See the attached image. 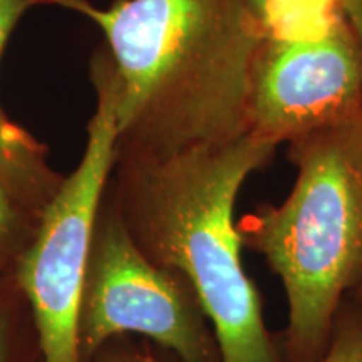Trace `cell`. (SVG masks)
<instances>
[{"instance_id":"cell-10","label":"cell","mask_w":362,"mask_h":362,"mask_svg":"<svg viewBox=\"0 0 362 362\" xmlns=\"http://www.w3.org/2000/svg\"><path fill=\"white\" fill-rule=\"evenodd\" d=\"M33 221H37L8 194L0 183V262L21 247L30 233Z\"/></svg>"},{"instance_id":"cell-2","label":"cell","mask_w":362,"mask_h":362,"mask_svg":"<svg viewBox=\"0 0 362 362\" xmlns=\"http://www.w3.org/2000/svg\"><path fill=\"white\" fill-rule=\"evenodd\" d=\"M279 146L250 134L228 143L149 153L117 144L112 206L144 255L180 272L214 329L221 362H285L242 260L235 205Z\"/></svg>"},{"instance_id":"cell-5","label":"cell","mask_w":362,"mask_h":362,"mask_svg":"<svg viewBox=\"0 0 362 362\" xmlns=\"http://www.w3.org/2000/svg\"><path fill=\"white\" fill-rule=\"evenodd\" d=\"M123 334L149 339L180 362H221L210 320L180 272L149 260L116 208H101L78 315L81 356Z\"/></svg>"},{"instance_id":"cell-14","label":"cell","mask_w":362,"mask_h":362,"mask_svg":"<svg viewBox=\"0 0 362 362\" xmlns=\"http://www.w3.org/2000/svg\"><path fill=\"white\" fill-rule=\"evenodd\" d=\"M352 297H356V298H359V300L362 302V288H361V291H357L356 293H354V296H352Z\"/></svg>"},{"instance_id":"cell-1","label":"cell","mask_w":362,"mask_h":362,"mask_svg":"<svg viewBox=\"0 0 362 362\" xmlns=\"http://www.w3.org/2000/svg\"><path fill=\"white\" fill-rule=\"evenodd\" d=\"M93 21L121 84L119 146L175 153L245 136L265 29L247 0H57Z\"/></svg>"},{"instance_id":"cell-11","label":"cell","mask_w":362,"mask_h":362,"mask_svg":"<svg viewBox=\"0 0 362 362\" xmlns=\"http://www.w3.org/2000/svg\"><path fill=\"white\" fill-rule=\"evenodd\" d=\"M341 12L356 35L357 45L362 56V0H344Z\"/></svg>"},{"instance_id":"cell-8","label":"cell","mask_w":362,"mask_h":362,"mask_svg":"<svg viewBox=\"0 0 362 362\" xmlns=\"http://www.w3.org/2000/svg\"><path fill=\"white\" fill-rule=\"evenodd\" d=\"M265 33H277L341 12L344 0H247Z\"/></svg>"},{"instance_id":"cell-9","label":"cell","mask_w":362,"mask_h":362,"mask_svg":"<svg viewBox=\"0 0 362 362\" xmlns=\"http://www.w3.org/2000/svg\"><path fill=\"white\" fill-rule=\"evenodd\" d=\"M315 362H362V302L349 296L339 307L327 349Z\"/></svg>"},{"instance_id":"cell-7","label":"cell","mask_w":362,"mask_h":362,"mask_svg":"<svg viewBox=\"0 0 362 362\" xmlns=\"http://www.w3.org/2000/svg\"><path fill=\"white\" fill-rule=\"evenodd\" d=\"M37 6H57V0H0V59L16 25ZM62 180L47 165V148L13 123L0 104V183L8 194L37 220Z\"/></svg>"},{"instance_id":"cell-13","label":"cell","mask_w":362,"mask_h":362,"mask_svg":"<svg viewBox=\"0 0 362 362\" xmlns=\"http://www.w3.org/2000/svg\"><path fill=\"white\" fill-rule=\"evenodd\" d=\"M104 362H163L156 359L155 356L141 354V352H119V354H111Z\"/></svg>"},{"instance_id":"cell-4","label":"cell","mask_w":362,"mask_h":362,"mask_svg":"<svg viewBox=\"0 0 362 362\" xmlns=\"http://www.w3.org/2000/svg\"><path fill=\"white\" fill-rule=\"evenodd\" d=\"M90 83L96 106L83 158L39 215L17 265L44 362H81L78 315L86 267L119 143L121 84L103 44L90 57Z\"/></svg>"},{"instance_id":"cell-3","label":"cell","mask_w":362,"mask_h":362,"mask_svg":"<svg viewBox=\"0 0 362 362\" xmlns=\"http://www.w3.org/2000/svg\"><path fill=\"white\" fill-rule=\"evenodd\" d=\"M296 181L280 205L238 221L243 248L282 284L285 362H315L339 307L362 288V117L288 143Z\"/></svg>"},{"instance_id":"cell-12","label":"cell","mask_w":362,"mask_h":362,"mask_svg":"<svg viewBox=\"0 0 362 362\" xmlns=\"http://www.w3.org/2000/svg\"><path fill=\"white\" fill-rule=\"evenodd\" d=\"M8 349H11L8 320L7 317L0 312V362H8Z\"/></svg>"},{"instance_id":"cell-6","label":"cell","mask_w":362,"mask_h":362,"mask_svg":"<svg viewBox=\"0 0 362 362\" xmlns=\"http://www.w3.org/2000/svg\"><path fill=\"white\" fill-rule=\"evenodd\" d=\"M361 117L362 56L342 12L265 33L248 81V134L279 146Z\"/></svg>"}]
</instances>
